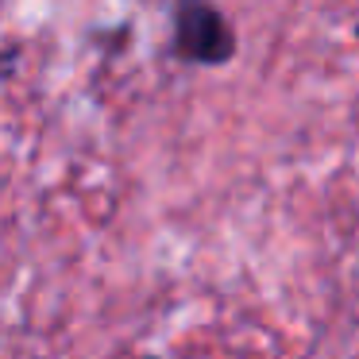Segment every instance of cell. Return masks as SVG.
<instances>
[{
	"label": "cell",
	"mask_w": 359,
	"mask_h": 359,
	"mask_svg": "<svg viewBox=\"0 0 359 359\" xmlns=\"http://www.w3.org/2000/svg\"><path fill=\"white\" fill-rule=\"evenodd\" d=\"M240 50L236 27L220 8H212L209 0H194V4H178L174 12V55L189 66H228Z\"/></svg>",
	"instance_id": "cell-1"
},
{
	"label": "cell",
	"mask_w": 359,
	"mask_h": 359,
	"mask_svg": "<svg viewBox=\"0 0 359 359\" xmlns=\"http://www.w3.org/2000/svg\"><path fill=\"white\" fill-rule=\"evenodd\" d=\"M16 58H20V50H16V47H4V50H0V78H4V74H12Z\"/></svg>",
	"instance_id": "cell-2"
},
{
	"label": "cell",
	"mask_w": 359,
	"mask_h": 359,
	"mask_svg": "<svg viewBox=\"0 0 359 359\" xmlns=\"http://www.w3.org/2000/svg\"><path fill=\"white\" fill-rule=\"evenodd\" d=\"M178 4H194V0H178Z\"/></svg>",
	"instance_id": "cell-3"
},
{
	"label": "cell",
	"mask_w": 359,
	"mask_h": 359,
	"mask_svg": "<svg viewBox=\"0 0 359 359\" xmlns=\"http://www.w3.org/2000/svg\"><path fill=\"white\" fill-rule=\"evenodd\" d=\"M355 39H359V24H355Z\"/></svg>",
	"instance_id": "cell-4"
}]
</instances>
